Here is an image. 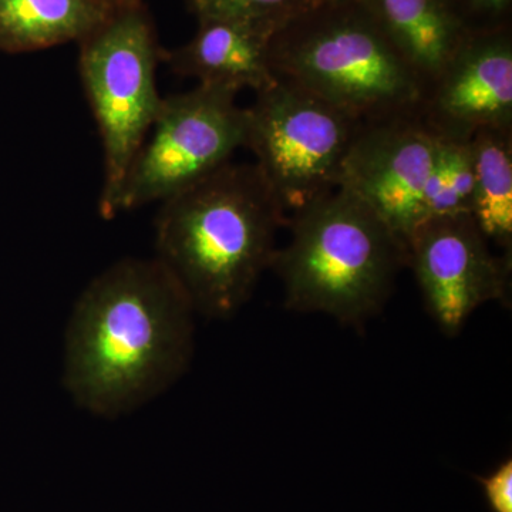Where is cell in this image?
<instances>
[{"label":"cell","mask_w":512,"mask_h":512,"mask_svg":"<svg viewBox=\"0 0 512 512\" xmlns=\"http://www.w3.org/2000/svg\"><path fill=\"white\" fill-rule=\"evenodd\" d=\"M190 42L164 52L171 72L198 84L239 93L261 92L276 82L269 47L275 26L235 19L198 20Z\"/></svg>","instance_id":"11"},{"label":"cell","mask_w":512,"mask_h":512,"mask_svg":"<svg viewBox=\"0 0 512 512\" xmlns=\"http://www.w3.org/2000/svg\"><path fill=\"white\" fill-rule=\"evenodd\" d=\"M407 266L424 305L447 335H456L471 313L507 301L511 254L494 255L471 214L434 218L407 242Z\"/></svg>","instance_id":"9"},{"label":"cell","mask_w":512,"mask_h":512,"mask_svg":"<svg viewBox=\"0 0 512 512\" xmlns=\"http://www.w3.org/2000/svg\"><path fill=\"white\" fill-rule=\"evenodd\" d=\"M79 45L80 79L103 146L99 212L111 220L119 215L124 181L163 103L156 73L164 52L143 5L111 13Z\"/></svg>","instance_id":"5"},{"label":"cell","mask_w":512,"mask_h":512,"mask_svg":"<svg viewBox=\"0 0 512 512\" xmlns=\"http://www.w3.org/2000/svg\"><path fill=\"white\" fill-rule=\"evenodd\" d=\"M269 57L276 79L363 123L419 114V77L360 0H319L286 20Z\"/></svg>","instance_id":"4"},{"label":"cell","mask_w":512,"mask_h":512,"mask_svg":"<svg viewBox=\"0 0 512 512\" xmlns=\"http://www.w3.org/2000/svg\"><path fill=\"white\" fill-rule=\"evenodd\" d=\"M316 2L319 0H188V5L198 20L235 19L279 28Z\"/></svg>","instance_id":"16"},{"label":"cell","mask_w":512,"mask_h":512,"mask_svg":"<svg viewBox=\"0 0 512 512\" xmlns=\"http://www.w3.org/2000/svg\"><path fill=\"white\" fill-rule=\"evenodd\" d=\"M99 3L110 12H117V10H123L128 8H134V6L141 5V0H94Z\"/></svg>","instance_id":"19"},{"label":"cell","mask_w":512,"mask_h":512,"mask_svg":"<svg viewBox=\"0 0 512 512\" xmlns=\"http://www.w3.org/2000/svg\"><path fill=\"white\" fill-rule=\"evenodd\" d=\"M420 119L448 140L485 128H512V29L468 35L424 89Z\"/></svg>","instance_id":"10"},{"label":"cell","mask_w":512,"mask_h":512,"mask_svg":"<svg viewBox=\"0 0 512 512\" xmlns=\"http://www.w3.org/2000/svg\"><path fill=\"white\" fill-rule=\"evenodd\" d=\"M473 191L470 141L440 137L436 167L426 195L427 221L450 215L471 214Z\"/></svg>","instance_id":"15"},{"label":"cell","mask_w":512,"mask_h":512,"mask_svg":"<svg viewBox=\"0 0 512 512\" xmlns=\"http://www.w3.org/2000/svg\"><path fill=\"white\" fill-rule=\"evenodd\" d=\"M288 218L258 165L231 161L161 202L156 259L195 315L228 319L271 269Z\"/></svg>","instance_id":"2"},{"label":"cell","mask_w":512,"mask_h":512,"mask_svg":"<svg viewBox=\"0 0 512 512\" xmlns=\"http://www.w3.org/2000/svg\"><path fill=\"white\" fill-rule=\"evenodd\" d=\"M194 316L183 289L156 258L121 259L74 303L64 335V389L93 416L136 412L187 372Z\"/></svg>","instance_id":"1"},{"label":"cell","mask_w":512,"mask_h":512,"mask_svg":"<svg viewBox=\"0 0 512 512\" xmlns=\"http://www.w3.org/2000/svg\"><path fill=\"white\" fill-rule=\"evenodd\" d=\"M237 96L197 84L165 97L124 181L119 214L161 204L231 163L247 146V109Z\"/></svg>","instance_id":"7"},{"label":"cell","mask_w":512,"mask_h":512,"mask_svg":"<svg viewBox=\"0 0 512 512\" xmlns=\"http://www.w3.org/2000/svg\"><path fill=\"white\" fill-rule=\"evenodd\" d=\"M245 109V148L288 215L340 187L363 121L282 79Z\"/></svg>","instance_id":"6"},{"label":"cell","mask_w":512,"mask_h":512,"mask_svg":"<svg viewBox=\"0 0 512 512\" xmlns=\"http://www.w3.org/2000/svg\"><path fill=\"white\" fill-rule=\"evenodd\" d=\"M491 512H512V460H504L487 476H476Z\"/></svg>","instance_id":"18"},{"label":"cell","mask_w":512,"mask_h":512,"mask_svg":"<svg viewBox=\"0 0 512 512\" xmlns=\"http://www.w3.org/2000/svg\"><path fill=\"white\" fill-rule=\"evenodd\" d=\"M474 191L471 217L488 241L511 254L512 128H485L470 140Z\"/></svg>","instance_id":"14"},{"label":"cell","mask_w":512,"mask_h":512,"mask_svg":"<svg viewBox=\"0 0 512 512\" xmlns=\"http://www.w3.org/2000/svg\"><path fill=\"white\" fill-rule=\"evenodd\" d=\"M468 35L512 29V0H446Z\"/></svg>","instance_id":"17"},{"label":"cell","mask_w":512,"mask_h":512,"mask_svg":"<svg viewBox=\"0 0 512 512\" xmlns=\"http://www.w3.org/2000/svg\"><path fill=\"white\" fill-rule=\"evenodd\" d=\"M291 235L271 269L289 311L359 326L392 295L407 245L366 202L339 187L289 214Z\"/></svg>","instance_id":"3"},{"label":"cell","mask_w":512,"mask_h":512,"mask_svg":"<svg viewBox=\"0 0 512 512\" xmlns=\"http://www.w3.org/2000/svg\"><path fill=\"white\" fill-rule=\"evenodd\" d=\"M111 13L94 0H0V52L18 55L80 43Z\"/></svg>","instance_id":"13"},{"label":"cell","mask_w":512,"mask_h":512,"mask_svg":"<svg viewBox=\"0 0 512 512\" xmlns=\"http://www.w3.org/2000/svg\"><path fill=\"white\" fill-rule=\"evenodd\" d=\"M427 86L456 55L468 33L446 0H360Z\"/></svg>","instance_id":"12"},{"label":"cell","mask_w":512,"mask_h":512,"mask_svg":"<svg viewBox=\"0 0 512 512\" xmlns=\"http://www.w3.org/2000/svg\"><path fill=\"white\" fill-rule=\"evenodd\" d=\"M440 137L416 116L366 121L343 165L340 187L366 202L407 245L426 224V195Z\"/></svg>","instance_id":"8"}]
</instances>
